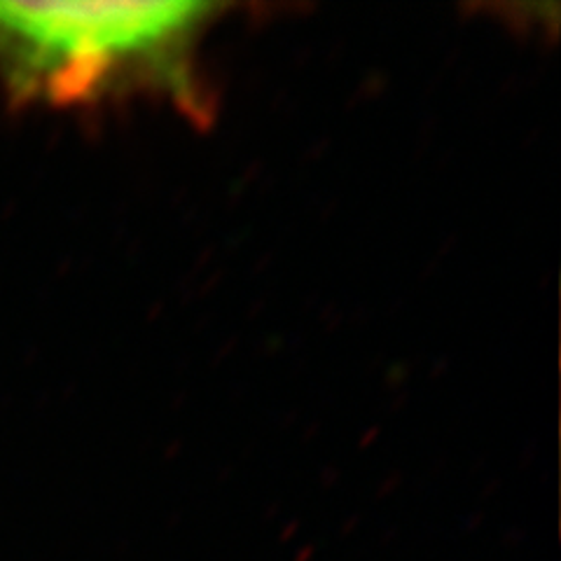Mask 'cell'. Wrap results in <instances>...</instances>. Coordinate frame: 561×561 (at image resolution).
I'll list each match as a JSON object with an SVG mask.
<instances>
[{
    "mask_svg": "<svg viewBox=\"0 0 561 561\" xmlns=\"http://www.w3.org/2000/svg\"><path fill=\"white\" fill-rule=\"evenodd\" d=\"M216 3H0V76L26 99L82 101L122 90L162 92L190 111L192 61Z\"/></svg>",
    "mask_w": 561,
    "mask_h": 561,
    "instance_id": "1",
    "label": "cell"
}]
</instances>
